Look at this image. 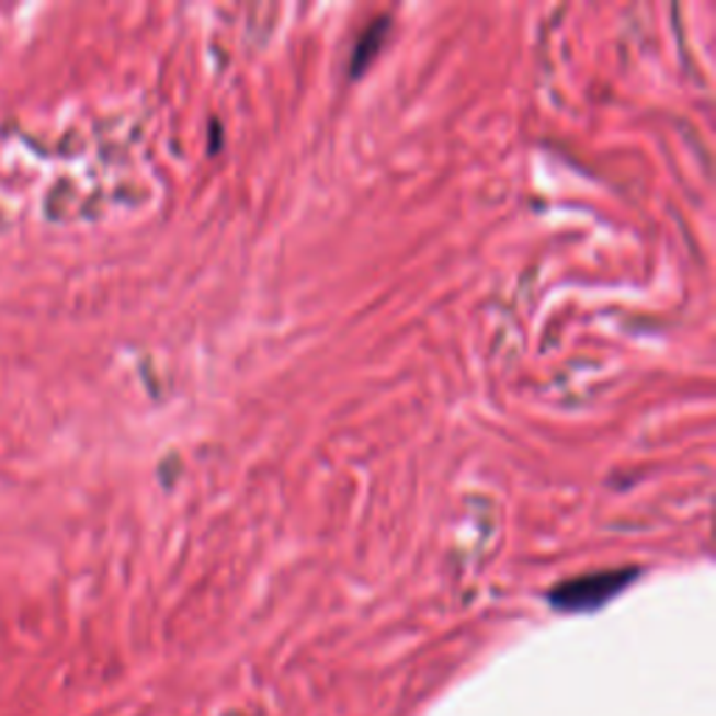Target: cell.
Here are the masks:
<instances>
[{
  "mask_svg": "<svg viewBox=\"0 0 716 716\" xmlns=\"http://www.w3.org/2000/svg\"><path fill=\"white\" fill-rule=\"evenodd\" d=\"M636 568H613V571H596L568 580L552 591V604L560 611H593L607 599L616 596L622 588L629 586L636 577Z\"/></svg>",
  "mask_w": 716,
  "mask_h": 716,
  "instance_id": "6da1fadb",
  "label": "cell"
},
{
  "mask_svg": "<svg viewBox=\"0 0 716 716\" xmlns=\"http://www.w3.org/2000/svg\"><path fill=\"white\" fill-rule=\"evenodd\" d=\"M387 32H389V20H375L370 29H364V34L359 37V43H355L353 48V57H350V73L359 76L367 70V65L373 62L375 54L380 50V45H384V39H387Z\"/></svg>",
  "mask_w": 716,
  "mask_h": 716,
  "instance_id": "7a4b0ae2",
  "label": "cell"
}]
</instances>
